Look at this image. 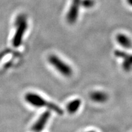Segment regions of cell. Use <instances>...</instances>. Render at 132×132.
<instances>
[{"label":"cell","mask_w":132,"mask_h":132,"mask_svg":"<svg viewBox=\"0 0 132 132\" xmlns=\"http://www.w3.org/2000/svg\"><path fill=\"white\" fill-rule=\"evenodd\" d=\"M48 62L61 75L65 77H70L73 75L72 67L56 54H51L48 57Z\"/></svg>","instance_id":"obj_4"},{"label":"cell","mask_w":132,"mask_h":132,"mask_svg":"<svg viewBox=\"0 0 132 132\" xmlns=\"http://www.w3.org/2000/svg\"><path fill=\"white\" fill-rule=\"evenodd\" d=\"M81 100L80 98H75L71 100L66 105V110L67 113L70 114H75L77 111L80 110L81 106Z\"/></svg>","instance_id":"obj_10"},{"label":"cell","mask_w":132,"mask_h":132,"mask_svg":"<svg viewBox=\"0 0 132 132\" xmlns=\"http://www.w3.org/2000/svg\"><path fill=\"white\" fill-rule=\"evenodd\" d=\"M114 54L116 57L123 59L122 67L126 72H129L132 69V54L126 53L121 51H116Z\"/></svg>","instance_id":"obj_7"},{"label":"cell","mask_w":132,"mask_h":132,"mask_svg":"<svg viewBox=\"0 0 132 132\" xmlns=\"http://www.w3.org/2000/svg\"><path fill=\"white\" fill-rule=\"evenodd\" d=\"M127 1L128 4L130 5V6H132V0H127Z\"/></svg>","instance_id":"obj_12"},{"label":"cell","mask_w":132,"mask_h":132,"mask_svg":"<svg viewBox=\"0 0 132 132\" xmlns=\"http://www.w3.org/2000/svg\"><path fill=\"white\" fill-rule=\"evenodd\" d=\"M95 0H81V6L85 8H91L95 5Z\"/></svg>","instance_id":"obj_11"},{"label":"cell","mask_w":132,"mask_h":132,"mask_svg":"<svg viewBox=\"0 0 132 132\" xmlns=\"http://www.w3.org/2000/svg\"><path fill=\"white\" fill-rule=\"evenodd\" d=\"M81 0H72L71 6L66 16L67 22L70 24H73L78 19L79 9L81 6Z\"/></svg>","instance_id":"obj_6"},{"label":"cell","mask_w":132,"mask_h":132,"mask_svg":"<svg viewBox=\"0 0 132 132\" xmlns=\"http://www.w3.org/2000/svg\"><path fill=\"white\" fill-rule=\"evenodd\" d=\"M14 26H15L16 29L11 39V45L12 48L18 50L22 44L24 34L28 29V23L25 16L20 15L18 16Z\"/></svg>","instance_id":"obj_3"},{"label":"cell","mask_w":132,"mask_h":132,"mask_svg":"<svg viewBox=\"0 0 132 132\" xmlns=\"http://www.w3.org/2000/svg\"><path fill=\"white\" fill-rule=\"evenodd\" d=\"M24 100L30 106L36 108H47L50 111H54L58 115H62L63 111L56 104L48 101L42 95L34 92H28L24 95Z\"/></svg>","instance_id":"obj_1"},{"label":"cell","mask_w":132,"mask_h":132,"mask_svg":"<svg viewBox=\"0 0 132 132\" xmlns=\"http://www.w3.org/2000/svg\"><path fill=\"white\" fill-rule=\"evenodd\" d=\"M89 98L96 103H104L108 100L109 96L106 92L102 90H94L89 94Z\"/></svg>","instance_id":"obj_8"},{"label":"cell","mask_w":132,"mask_h":132,"mask_svg":"<svg viewBox=\"0 0 132 132\" xmlns=\"http://www.w3.org/2000/svg\"><path fill=\"white\" fill-rule=\"evenodd\" d=\"M116 40L119 45L125 49H129L132 47V41L129 37L124 34H118L116 37Z\"/></svg>","instance_id":"obj_9"},{"label":"cell","mask_w":132,"mask_h":132,"mask_svg":"<svg viewBox=\"0 0 132 132\" xmlns=\"http://www.w3.org/2000/svg\"><path fill=\"white\" fill-rule=\"evenodd\" d=\"M86 132H97V131H95V130H89V131H87Z\"/></svg>","instance_id":"obj_13"},{"label":"cell","mask_w":132,"mask_h":132,"mask_svg":"<svg viewBox=\"0 0 132 132\" xmlns=\"http://www.w3.org/2000/svg\"><path fill=\"white\" fill-rule=\"evenodd\" d=\"M20 57L19 51L12 48L0 52V74L10 71L15 67L17 59Z\"/></svg>","instance_id":"obj_2"},{"label":"cell","mask_w":132,"mask_h":132,"mask_svg":"<svg viewBox=\"0 0 132 132\" xmlns=\"http://www.w3.org/2000/svg\"><path fill=\"white\" fill-rule=\"evenodd\" d=\"M52 116V113L50 110H47L44 113L41 114L37 119L34 122L31 126V130L33 132H41L45 128L48 122Z\"/></svg>","instance_id":"obj_5"}]
</instances>
